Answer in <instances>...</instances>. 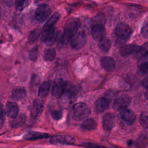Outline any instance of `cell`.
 Listing matches in <instances>:
<instances>
[{
    "label": "cell",
    "instance_id": "obj_1",
    "mask_svg": "<svg viewBox=\"0 0 148 148\" xmlns=\"http://www.w3.org/2000/svg\"><path fill=\"white\" fill-rule=\"evenodd\" d=\"M79 27V22L77 19H69L64 25L63 34L60 39L61 42L64 45L69 43L71 39L78 32Z\"/></svg>",
    "mask_w": 148,
    "mask_h": 148
},
{
    "label": "cell",
    "instance_id": "obj_2",
    "mask_svg": "<svg viewBox=\"0 0 148 148\" xmlns=\"http://www.w3.org/2000/svg\"><path fill=\"white\" fill-rule=\"evenodd\" d=\"M90 114V109L85 103L78 102L73 106L72 118L76 121H81L87 118Z\"/></svg>",
    "mask_w": 148,
    "mask_h": 148
},
{
    "label": "cell",
    "instance_id": "obj_3",
    "mask_svg": "<svg viewBox=\"0 0 148 148\" xmlns=\"http://www.w3.org/2000/svg\"><path fill=\"white\" fill-rule=\"evenodd\" d=\"M87 37L83 32H77L69 42L71 47L74 50L82 49L86 43Z\"/></svg>",
    "mask_w": 148,
    "mask_h": 148
},
{
    "label": "cell",
    "instance_id": "obj_4",
    "mask_svg": "<svg viewBox=\"0 0 148 148\" xmlns=\"http://www.w3.org/2000/svg\"><path fill=\"white\" fill-rule=\"evenodd\" d=\"M60 33L53 27L47 31L43 32L42 40L46 45L50 46L57 42Z\"/></svg>",
    "mask_w": 148,
    "mask_h": 148
},
{
    "label": "cell",
    "instance_id": "obj_5",
    "mask_svg": "<svg viewBox=\"0 0 148 148\" xmlns=\"http://www.w3.org/2000/svg\"><path fill=\"white\" fill-rule=\"evenodd\" d=\"M51 13V8L48 5L41 4L35 10V18L39 22H43L49 17Z\"/></svg>",
    "mask_w": 148,
    "mask_h": 148
},
{
    "label": "cell",
    "instance_id": "obj_6",
    "mask_svg": "<svg viewBox=\"0 0 148 148\" xmlns=\"http://www.w3.org/2000/svg\"><path fill=\"white\" fill-rule=\"evenodd\" d=\"M131 98L127 94L119 96L114 101L113 108L115 110L121 111L127 109L131 103Z\"/></svg>",
    "mask_w": 148,
    "mask_h": 148
},
{
    "label": "cell",
    "instance_id": "obj_7",
    "mask_svg": "<svg viewBox=\"0 0 148 148\" xmlns=\"http://www.w3.org/2000/svg\"><path fill=\"white\" fill-rule=\"evenodd\" d=\"M115 34L123 40H127L131 36L132 31L130 27L125 23H119L115 28Z\"/></svg>",
    "mask_w": 148,
    "mask_h": 148
},
{
    "label": "cell",
    "instance_id": "obj_8",
    "mask_svg": "<svg viewBox=\"0 0 148 148\" xmlns=\"http://www.w3.org/2000/svg\"><path fill=\"white\" fill-rule=\"evenodd\" d=\"M76 139L72 136L66 135H55L50 138V142L53 145H72Z\"/></svg>",
    "mask_w": 148,
    "mask_h": 148
},
{
    "label": "cell",
    "instance_id": "obj_9",
    "mask_svg": "<svg viewBox=\"0 0 148 148\" xmlns=\"http://www.w3.org/2000/svg\"><path fill=\"white\" fill-rule=\"evenodd\" d=\"M65 82L62 79H57L51 88V95L54 99L61 98L65 92Z\"/></svg>",
    "mask_w": 148,
    "mask_h": 148
},
{
    "label": "cell",
    "instance_id": "obj_10",
    "mask_svg": "<svg viewBox=\"0 0 148 148\" xmlns=\"http://www.w3.org/2000/svg\"><path fill=\"white\" fill-rule=\"evenodd\" d=\"M106 34L105 29L102 24H94L91 28V35L94 39L99 41L105 38Z\"/></svg>",
    "mask_w": 148,
    "mask_h": 148
},
{
    "label": "cell",
    "instance_id": "obj_11",
    "mask_svg": "<svg viewBox=\"0 0 148 148\" xmlns=\"http://www.w3.org/2000/svg\"><path fill=\"white\" fill-rule=\"evenodd\" d=\"M19 108L17 104L13 102H8L5 108V114L10 119H15L18 113Z\"/></svg>",
    "mask_w": 148,
    "mask_h": 148
},
{
    "label": "cell",
    "instance_id": "obj_12",
    "mask_svg": "<svg viewBox=\"0 0 148 148\" xmlns=\"http://www.w3.org/2000/svg\"><path fill=\"white\" fill-rule=\"evenodd\" d=\"M115 124L114 115L111 113H105L102 118V125L103 129L106 131H111Z\"/></svg>",
    "mask_w": 148,
    "mask_h": 148
},
{
    "label": "cell",
    "instance_id": "obj_13",
    "mask_svg": "<svg viewBox=\"0 0 148 148\" xmlns=\"http://www.w3.org/2000/svg\"><path fill=\"white\" fill-rule=\"evenodd\" d=\"M110 100L107 97L99 98L96 101L94 106V110L97 113H102L109 106Z\"/></svg>",
    "mask_w": 148,
    "mask_h": 148
},
{
    "label": "cell",
    "instance_id": "obj_14",
    "mask_svg": "<svg viewBox=\"0 0 148 148\" xmlns=\"http://www.w3.org/2000/svg\"><path fill=\"white\" fill-rule=\"evenodd\" d=\"M120 116L121 119L128 125L133 124L136 120L135 113L132 110L127 108L120 111Z\"/></svg>",
    "mask_w": 148,
    "mask_h": 148
},
{
    "label": "cell",
    "instance_id": "obj_15",
    "mask_svg": "<svg viewBox=\"0 0 148 148\" xmlns=\"http://www.w3.org/2000/svg\"><path fill=\"white\" fill-rule=\"evenodd\" d=\"M44 107L43 102L39 99H36L34 101L31 110V114L32 118L36 119L42 112Z\"/></svg>",
    "mask_w": 148,
    "mask_h": 148
},
{
    "label": "cell",
    "instance_id": "obj_16",
    "mask_svg": "<svg viewBox=\"0 0 148 148\" xmlns=\"http://www.w3.org/2000/svg\"><path fill=\"white\" fill-rule=\"evenodd\" d=\"M140 49V46L134 45H126L120 49V53L122 56H128L134 53L137 54Z\"/></svg>",
    "mask_w": 148,
    "mask_h": 148
},
{
    "label": "cell",
    "instance_id": "obj_17",
    "mask_svg": "<svg viewBox=\"0 0 148 148\" xmlns=\"http://www.w3.org/2000/svg\"><path fill=\"white\" fill-rule=\"evenodd\" d=\"M50 136L47 133L38 132V131H30L25 134L23 138L26 140H35L43 138H47Z\"/></svg>",
    "mask_w": 148,
    "mask_h": 148
},
{
    "label": "cell",
    "instance_id": "obj_18",
    "mask_svg": "<svg viewBox=\"0 0 148 148\" xmlns=\"http://www.w3.org/2000/svg\"><path fill=\"white\" fill-rule=\"evenodd\" d=\"M101 65L102 67L106 71L112 72L115 68L116 62L112 57L106 56L101 58Z\"/></svg>",
    "mask_w": 148,
    "mask_h": 148
},
{
    "label": "cell",
    "instance_id": "obj_19",
    "mask_svg": "<svg viewBox=\"0 0 148 148\" xmlns=\"http://www.w3.org/2000/svg\"><path fill=\"white\" fill-rule=\"evenodd\" d=\"M79 92V88L77 86L74 85L71 82L67 81L65 84V92L67 95L71 98L76 97Z\"/></svg>",
    "mask_w": 148,
    "mask_h": 148
},
{
    "label": "cell",
    "instance_id": "obj_20",
    "mask_svg": "<svg viewBox=\"0 0 148 148\" xmlns=\"http://www.w3.org/2000/svg\"><path fill=\"white\" fill-rule=\"evenodd\" d=\"M60 17V14L58 12L54 13L46 21L44 26L43 27V32L47 31L52 28L56 23L58 21Z\"/></svg>",
    "mask_w": 148,
    "mask_h": 148
},
{
    "label": "cell",
    "instance_id": "obj_21",
    "mask_svg": "<svg viewBox=\"0 0 148 148\" xmlns=\"http://www.w3.org/2000/svg\"><path fill=\"white\" fill-rule=\"evenodd\" d=\"M25 90L21 87L14 88L12 92V98L14 101H21L25 98Z\"/></svg>",
    "mask_w": 148,
    "mask_h": 148
},
{
    "label": "cell",
    "instance_id": "obj_22",
    "mask_svg": "<svg viewBox=\"0 0 148 148\" xmlns=\"http://www.w3.org/2000/svg\"><path fill=\"white\" fill-rule=\"evenodd\" d=\"M50 81H45L42 83L38 90V95L40 98H45L47 95L50 88Z\"/></svg>",
    "mask_w": 148,
    "mask_h": 148
},
{
    "label": "cell",
    "instance_id": "obj_23",
    "mask_svg": "<svg viewBox=\"0 0 148 148\" xmlns=\"http://www.w3.org/2000/svg\"><path fill=\"white\" fill-rule=\"evenodd\" d=\"M138 68L140 72L148 73V55L139 58Z\"/></svg>",
    "mask_w": 148,
    "mask_h": 148
},
{
    "label": "cell",
    "instance_id": "obj_24",
    "mask_svg": "<svg viewBox=\"0 0 148 148\" xmlns=\"http://www.w3.org/2000/svg\"><path fill=\"white\" fill-rule=\"evenodd\" d=\"M81 127L86 130H92L96 128L97 123L92 119H87L82 123Z\"/></svg>",
    "mask_w": 148,
    "mask_h": 148
},
{
    "label": "cell",
    "instance_id": "obj_25",
    "mask_svg": "<svg viewBox=\"0 0 148 148\" xmlns=\"http://www.w3.org/2000/svg\"><path fill=\"white\" fill-rule=\"evenodd\" d=\"M56 56V51L54 48H49L45 50L43 54V58L46 61H52Z\"/></svg>",
    "mask_w": 148,
    "mask_h": 148
},
{
    "label": "cell",
    "instance_id": "obj_26",
    "mask_svg": "<svg viewBox=\"0 0 148 148\" xmlns=\"http://www.w3.org/2000/svg\"><path fill=\"white\" fill-rule=\"evenodd\" d=\"M98 45L103 51L108 52L111 47V42L109 39L105 37L99 41Z\"/></svg>",
    "mask_w": 148,
    "mask_h": 148
},
{
    "label": "cell",
    "instance_id": "obj_27",
    "mask_svg": "<svg viewBox=\"0 0 148 148\" xmlns=\"http://www.w3.org/2000/svg\"><path fill=\"white\" fill-rule=\"evenodd\" d=\"M40 34H41V31L39 28L34 29V30L31 31L28 35V42L31 43L34 42L38 39Z\"/></svg>",
    "mask_w": 148,
    "mask_h": 148
},
{
    "label": "cell",
    "instance_id": "obj_28",
    "mask_svg": "<svg viewBox=\"0 0 148 148\" xmlns=\"http://www.w3.org/2000/svg\"><path fill=\"white\" fill-rule=\"evenodd\" d=\"M140 125L145 128H148V111L142 112L139 117Z\"/></svg>",
    "mask_w": 148,
    "mask_h": 148
},
{
    "label": "cell",
    "instance_id": "obj_29",
    "mask_svg": "<svg viewBox=\"0 0 148 148\" xmlns=\"http://www.w3.org/2000/svg\"><path fill=\"white\" fill-rule=\"evenodd\" d=\"M148 143V139L146 135H142V136H140L138 139L136 140V146L138 148H142L147 144Z\"/></svg>",
    "mask_w": 148,
    "mask_h": 148
},
{
    "label": "cell",
    "instance_id": "obj_30",
    "mask_svg": "<svg viewBox=\"0 0 148 148\" xmlns=\"http://www.w3.org/2000/svg\"><path fill=\"white\" fill-rule=\"evenodd\" d=\"M29 0H15L16 8L18 10H23L28 4Z\"/></svg>",
    "mask_w": 148,
    "mask_h": 148
},
{
    "label": "cell",
    "instance_id": "obj_31",
    "mask_svg": "<svg viewBox=\"0 0 148 148\" xmlns=\"http://www.w3.org/2000/svg\"><path fill=\"white\" fill-rule=\"evenodd\" d=\"M38 47L37 46H34L29 51L28 57L32 61H36L38 57Z\"/></svg>",
    "mask_w": 148,
    "mask_h": 148
},
{
    "label": "cell",
    "instance_id": "obj_32",
    "mask_svg": "<svg viewBox=\"0 0 148 148\" xmlns=\"http://www.w3.org/2000/svg\"><path fill=\"white\" fill-rule=\"evenodd\" d=\"M137 54L139 55V58L142 56L148 55V42L145 43L142 46H140V49Z\"/></svg>",
    "mask_w": 148,
    "mask_h": 148
},
{
    "label": "cell",
    "instance_id": "obj_33",
    "mask_svg": "<svg viewBox=\"0 0 148 148\" xmlns=\"http://www.w3.org/2000/svg\"><path fill=\"white\" fill-rule=\"evenodd\" d=\"M51 116L56 120H60L62 117V112L59 110H55L52 112Z\"/></svg>",
    "mask_w": 148,
    "mask_h": 148
},
{
    "label": "cell",
    "instance_id": "obj_34",
    "mask_svg": "<svg viewBox=\"0 0 148 148\" xmlns=\"http://www.w3.org/2000/svg\"><path fill=\"white\" fill-rule=\"evenodd\" d=\"M141 34L144 38L148 39V22L145 23L144 25L142 27L141 29Z\"/></svg>",
    "mask_w": 148,
    "mask_h": 148
},
{
    "label": "cell",
    "instance_id": "obj_35",
    "mask_svg": "<svg viewBox=\"0 0 148 148\" xmlns=\"http://www.w3.org/2000/svg\"><path fill=\"white\" fill-rule=\"evenodd\" d=\"M4 122V112L3 105L1 102H0V128L2 127Z\"/></svg>",
    "mask_w": 148,
    "mask_h": 148
},
{
    "label": "cell",
    "instance_id": "obj_36",
    "mask_svg": "<svg viewBox=\"0 0 148 148\" xmlns=\"http://www.w3.org/2000/svg\"><path fill=\"white\" fill-rule=\"evenodd\" d=\"M83 146H84L87 148H108L103 146H100L91 143H85L83 145Z\"/></svg>",
    "mask_w": 148,
    "mask_h": 148
},
{
    "label": "cell",
    "instance_id": "obj_37",
    "mask_svg": "<svg viewBox=\"0 0 148 148\" xmlns=\"http://www.w3.org/2000/svg\"><path fill=\"white\" fill-rule=\"evenodd\" d=\"M141 85L142 87L148 90V75L142 79L141 82Z\"/></svg>",
    "mask_w": 148,
    "mask_h": 148
},
{
    "label": "cell",
    "instance_id": "obj_38",
    "mask_svg": "<svg viewBox=\"0 0 148 148\" xmlns=\"http://www.w3.org/2000/svg\"><path fill=\"white\" fill-rule=\"evenodd\" d=\"M1 2L4 3L5 5L8 6H13L14 2H15V0H1Z\"/></svg>",
    "mask_w": 148,
    "mask_h": 148
},
{
    "label": "cell",
    "instance_id": "obj_39",
    "mask_svg": "<svg viewBox=\"0 0 148 148\" xmlns=\"http://www.w3.org/2000/svg\"><path fill=\"white\" fill-rule=\"evenodd\" d=\"M146 98H147V99H148V90H147V92H146Z\"/></svg>",
    "mask_w": 148,
    "mask_h": 148
},
{
    "label": "cell",
    "instance_id": "obj_40",
    "mask_svg": "<svg viewBox=\"0 0 148 148\" xmlns=\"http://www.w3.org/2000/svg\"><path fill=\"white\" fill-rule=\"evenodd\" d=\"M36 1H51V0H36Z\"/></svg>",
    "mask_w": 148,
    "mask_h": 148
},
{
    "label": "cell",
    "instance_id": "obj_41",
    "mask_svg": "<svg viewBox=\"0 0 148 148\" xmlns=\"http://www.w3.org/2000/svg\"><path fill=\"white\" fill-rule=\"evenodd\" d=\"M0 17H1V10H0Z\"/></svg>",
    "mask_w": 148,
    "mask_h": 148
}]
</instances>
